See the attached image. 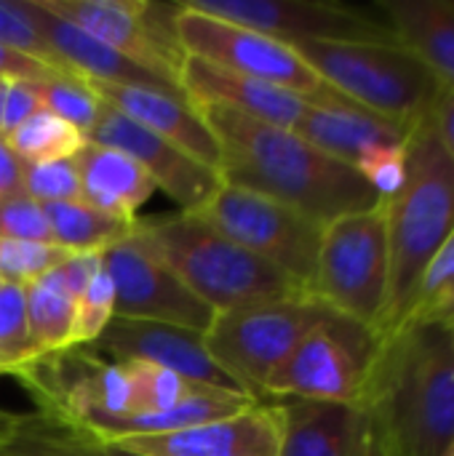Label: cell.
<instances>
[{"instance_id":"cell-1","label":"cell","mask_w":454,"mask_h":456,"mask_svg":"<svg viewBox=\"0 0 454 456\" xmlns=\"http://www.w3.org/2000/svg\"><path fill=\"white\" fill-rule=\"evenodd\" d=\"M195 110L219 144L222 184L270 198L321 227L383 203L356 168L316 150L300 134L227 107Z\"/></svg>"},{"instance_id":"cell-2","label":"cell","mask_w":454,"mask_h":456,"mask_svg":"<svg viewBox=\"0 0 454 456\" xmlns=\"http://www.w3.org/2000/svg\"><path fill=\"white\" fill-rule=\"evenodd\" d=\"M361 409L377 456H454L452 329L399 326L385 334Z\"/></svg>"},{"instance_id":"cell-3","label":"cell","mask_w":454,"mask_h":456,"mask_svg":"<svg viewBox=\"0 0 454 456\" xmlns=\"http://www.w3.org/2000/svg\"><path fill=\"white\" fill-rule=\"evenodd\" d=\"M383 208L391 251V291L380 329L385 337L404 323L425 267L454 230V163L431 118L412 126L407 179Z\"/></svg>"},{"instance_id":"cell-4","label":"cell","mask_w":454,"mask_h":456,"mask_svg":"<svg viewBox=\"0 0 454 456\" xmlns=\"http://www.w3.org/2000/svg\"><path fill=\"white\" fill-rule=\"evenodd\" d=\"M136 227L177 278L217 315L294 297H313L198 214L179 211L158 222H139Z\"/></svg>"},{"instance_id":"cell-5","label":"cell","mask_w":454,"mask_h":456,"mask_svg":"<svg viewBox=\"0 0 454 456\" xmlns=\"http://www.w3.org/2000/svg\"><path fill=\"white\" fill-rule=\"evenodd\" d=\"M297 53L356 107L412 126L431 115L442 91L436 75L396 37L388 40H305Z\"/></svg>"},{"instance_id":"cell-6","label":"cell","mask_w":454,"mask_h":456,"mask_svg":"<svg viewBox=\"0 0 454 456\" xmlns=\"http://www.w3.org/2000/svg\"><path fill=\"white\" fill-rule=\"evenodd\" d=\"M391 291V251L383 203L324 227L313 294L329 310L380 334Z\"/></svg>"},{"instance_id":"cell-7","label":"cell","mask_w":454,"mask_h":456,"mask_svg":"<svg viewBox=\"0 0 454 456\" xmlns=\"http://www.w3.org/2000/svg\"><path fill=\"white\" fill-rule=\"evenodd\" d=\"M329 315L316 297H294L214 315L206 329V350L217 366L254 401H265V385L292 355L302 337Z\"/></svg>"},{"instance_id":"cell-8","label":"cell","mask_w":454,"mask_h":456,"mask_svg":"<svg viewBox=\"0 0 454 456\" xmlns=\"http://www.w3.org/2000/svg\"><path fill=\"white\" fill-rule=\"evenodd\" d=\"M383 334L329 310L265 385L268 398H305L361 406Z\"/></svg>"},{"instance_id":"cell-9","label":"cell","mask_w":454,"mask_h":456,"mask_svg":"<svg viewBox=\"0 0 454 456\" xmlns=\"http://www.w3.org/2000/svg\"><path fill=\"white\" fill-rule=\"evenodd\" d=\"M177 40L187 56L203 59L230 72H241L284 91L297 94L308 104L345 107L353 104L337 94L321 75L297 53L294 45L262 35L257 29L201 13L190 5H179L174 16Z\"/></svg>"},{"instance_id":"cell-10","label":"cell","mask_w":454,"mask_h":456,"mask_svg":"<svg viewBox=\"0 0 454 456\" xmlns=\"http://www.w3.org/2000/svg\"><path fill=\"white\" fill-rule=\"evenodd\" d=\"M13 377L37 403V414L83 428L96 417L134 411V377L126 363H110L88 347L32 355Z\"/></svg>"},{"instance_id":"cell-11","label":"cell","mask_w":454,"mask_h":456,"mask_svg":"<svg viewBox=\"0 0 454 456\" xmlns=\"http://www.w3.org/2000/svg\"><path fill=\"white\" fill-rule=\"evenodd\" d=\"M198 216L313 294L324 235L321 224L270 198L227 184L206 200Z\"/></svg>"},{"instance_id":"cell-12","label":"cell","mask_w":454,"mask_h":456,"mask_svg":"<svg viewBox=\"0 0 454 456\" xmlns=\"http://www.w3.org/2000/svg\"><path fill=\"white\" fill-rule=\"evenodd\" d=\"M102 267L115 289V318L169 323L206 334L217 315L153 251L139 227L102 251Z\"/></svg>"},{"instance_id":"cell-13","label":"cell","mask_w":454,"mask_h":456,"mask_svg":"<svg viewBox=\"0 0 454 456\" xmlns=\"http://www.w3.org/2000/svg\"><path fill=\"white\" fill-rule=\"evenodd\" d=\"M45 11L75 24L99 43L115 48L144 69L179 86V64L185 51L177 40L174 16L163 19L169 5L144 0H37ZM182 88V86H179Z\"/></svg>"},{"instance_id":"cell-14","label":"cell","mask_w":454,"mask_h":456,"mask_svg":"<svg viewBox=\"0 0 454 456\" xmlns=\"http://www.w3.org/2000/svg\"><path fill=\"white\" fill-rule=\"evenodd\" d=\"M201 13L257 29L284 43L305 40H388L396 37L385 21L351 5L316 0H190Z\"/></svg>"},{"instance_id":"cell-15","label":"cell","mask_w":454,"mask_h":456,"mask_svg":"<svg viewBox=\"0 0 454 456\" xmlns=\"http://www.w3.org/2000/svg\"><path fill=\"white\" fill-rule=\"evenodd\" d=\"M86 142L128 155L153 179V184L179 206L182 214H198L222 187V179L214 168L198 163L171 142L155 136L104 102L94 128L86 134Z\"/></svg>"},{"instance_id":"cell-16","label":"cell","mask_w":454,"mask_h":456,"mask_svg":"<svg viewBox=\"0 0 454 456\" xmlns=\"http://www.w3.org/2000/svg\"><path fill=\"white\" fill-rule=\"evenodd\" d=\"M88 350L110 363H153L179 374L193 385L246 395L241 385L217 366V361L206 350L203 331L195 329L134 318H112L107 329L99 334V339L88 345Z\"/></svg>"},{"instance_id":"cell-17","label":"cell","mask_w":454,"mask_h":456,"mask_svg":"<svg viewBox=\"0 0 454 456\" xmlns=\"http://www.w3.org/2000/svg\"><path fill=\"white\" fill-rule=\"evenodd\" d=\"M268 401L278 417V456H377L361 406L305 398Z\"/></svg>"},{"instance_id":"cell-18","label":"cell","mask_w":454,"mask_h":456,"mask_svg":"<svg viewBox=\"0 0 454 456\" xmlns=\"http://www.w3.org/2000/svg\"><path fill=\"white\" fill-rule=\"evenodd\" d=\"M112 446L144 456H278V417L270 401L169 436L123 438Z\"/></svg>"},{"instance_id":"cell-19","label":"cell","mask_w":454,"mask_h":456,"mask_svg":"<svg viewBox=\"0 0 454 456\" xmlns=\"http://www.w3.org/2000/svg\"><path fill=\"white\" fill-rule=\"evenodd\" d=\"M179 86L193 107H227L289 131L297 128L308 110V102L292 91L222 69L187 53L179 64Z\"/></svg>"},{"instance_id":"cell-20","label":"cell","mask_w":454,"mask_h":456,"mask_svg":"<svg viewBox=\"0 0 454 456\" xmlns=\"http://www.w3.org/2000/svg\"><path fill=\"white\" fill-rule=\"evenodd\" d=\"M35 29L40 32V37L45 40V45L51 48V53L56 56V61L67 69H72L75 75L91 80V83H110V86H142V88H155L179 99H187L185 91L144 69L142 64L131 61L128 56L118 53L115 48L99 43L96 37L86 35L83 29H78L75 24L59 19L56 13L45 11L37 0H21Z\"/></svg>"},{"instance_id":"cell-21","label":"cell","mask_w":454,"mask_h":456,"mask_svg":"<svg viewBox=\"0 0 454 456\" xmlns=\"http://www.w3.org/2000/svg\"><path fill=\"white\" fill-rule=\"evenodd\" d=\"M91 91L142 128L153 131L155 136L171 142L198 163L209 168H219V144L206 126L203 115L179 96L142 88V86H110V83H91Z\"/></svg>"},{"instance_id":"cell-22","label":"cell","mask_w":454,"mask_h":456,"mask_svg":"<svg viewBox=\"0 0 454 456\" xmlns=\"http://www.w3.org/2000/svg\"><path fill=\"white\" fill-rule=\"evenodd\" d=\"M412 126L385 120L356 104H345V107L308 104L294 134H300L305 142H310L316 150L326 152L329 158L359 171V166L372 155L391 147H404Z\"/></svg>"},{"instance_id":"cell-23","label":"cell","mask_w":454,"mask_h":456,"mask_svg":"<svg viewBox=\"0 0 454 456\" xmlns=\"http://www.w3.org/2000/svg\"><path fill=\"white\" fill-rule=\"evenodd\" d=\"M72 163L78 168L83 203L118 219L136 222V211L158 190L128 155L110 147L86 142L72 155Z\"/></svg>"},{"instance_id":"cell-24","label":"cell","mask_w":454,"mask_h":456,"mask_svg":"<svg viewBox=\"0 0 454 456\" xmlns=\"http://www.w3.org/2000/svg\"><path fill=\"white\" fill-rule=\"evenodd\" d=\"M257 401L241 393H222V390H198L195 395L185 398L182 403L166 411H147V414H126V417H96L86 422L80 430L91 433L102 444L123 441V438H153L169 436L187 428H198L230 414H238Z\"/></svg>"},{"instance_id":"cell-25","label":"cell","mask_w":454,"mask_h":456,"mask_svg":"<svg viewBox=\"0 0 454 456\" xmlns=\"http://www.w3.org/2000/svg\"><path fill=\"white\" fill-rule=\"evenodd\" d=\"M385 24L444 88H454V0H388Z\"/></svg>"},{"instance_id":"cell-26","label":"cell","mask_w":454,"mask_h":456,"mask_svg":"<svg viewBox=\"0 0 454 456\" xmlns=\"http://www.w3.org/2000/svg\"><path fill=\"white\" fill-rule=\"evenodd\" d=\"M43 214L48 219L51 243L64 251H104L128 238L139 222L110 216L83 200L48 203L43 206Z\"/></svg>"},{"instance_id":"cell-27","label":"cell","mask_w":454,"mask_h":456,"mask_svg":"<svg viewBox=\"0 0 454 456\" xmlns=\"http://www.w3.org/2000/svg\"><path fill=\"white\" fill-rule=\"evenodd\" d=\"M27 297V334L32 355L72 347L75 305L78 299L56 281L54 273L24 286Z\"/></svg>"},{"instance_id":"cell-28","label":"cell","mask_w":454,"mask_h":456,"mask_svg":"<svg viewBox=\"0 0 454 456\" xmlns=\"http://www.w3.org/2000/svg\"><path fill=\"white\" fill-rule=\"evenodd\" d=\"M0 456H104V444L75 425L35 411L24 414L19 433Z\"/></svg>"},{"instance_id":"cell-29","label":"cell","mask_w":454,"mask_h":456,"mask_svg":"<svg viewBox=\"0 0 454 456\" xmlns=\"http://www.w3.org/2000/svg\"><path fill=\"white\" fill-rule=\"evenodd\" d=\"M3 139L21 163L64 160L72 158L86 144V136L78 128H72L70 123L45 110L35 112L29 120H24Z\"/></svg>"},{"instance_id":"cell-30","label":"cell","mask_w":454,"mask_h":456,"mask_svg":"<svg viewBox=\"0 0 454 456\" xmlns=\"http://www.w3.org/2000/svg\"><path fill=\"white\" fill-rule=\"evenodd\" d=\"M401 326H454V230L425 267Z\"/></svg>"},{"instance_id":"cell-31","label":"cell","mask_w":454,"mask_h":456,"mask_svg":"<svg viewBox=\"0 0 454 456\" xmlns=\"http://www.w3.org/2000/svg\"><path fill=\"white\" fill-rule=\"evenodd\" d=\"M32 88L45 112L62 118L83 136L94 128L102 112V99L91 91L86 77H51L32 83Z\"/></svg>"},{"instance_id":"cell-32","label":"cell","mask_w":454,"mask_h":456,"mask_svg":"<svg viewBox=\"0 0 454 456\" xmlns=\"http://www.w3.org/2000/svg\"><path fill=\"white\" fill-rule=\"evenodd\" d=\"M134 377V411L131 414H147V411H166L185 398L195 395L198 390H206L201 385H193L182 379L179 374L153 366V363H126ZM211 390V387H209Z\"/></svg>"},{"instance_id":"cell-33","label":"cell","mask_w":454,"mask_h":456,"mask_svg":"<svg viewBox=\"0 0 454 456\" xmlns=\"http://www.w3.org/2000/svg\"><path fill=\"white\" fill-rule=\"evenodd\" d=\"M70 254L72 251H64L56 243H27L0 238V283L29 286L32 281L59 267Z\"/></svg>"},{"instance_id":"cell-34","label":"cell","mask_w":454,"mask_h":456,"mask_svg":"<svg viewBox=\"0 0 454 456\" xmlns=\"http://www.w3.org/2000/svg\"><path fill=\"white\" fill-rule=\"evenodd\" d=\"M21 182H24V195L37 200L40 206L83 200L80 179H78V168L72 158L45 160V163H21Z\"/></svg>"},{"instance_id":"cell-35","label":"cell","mask_w":454,"mask_h":456,"mask_svg":"<svg viewBox=\"0 0 454 456\" xmlns=\"http://www.w3.org/2000/svg\"><path fill=\"white\" fill-rule=\"evenodd\" d=\"M112 318H115V289L102 267V273L94 278V283L83 291V297L75 305L72 347L94 345Z\"/></svg>"},{"instance_id":"cell-36","label":"cell","mask_w":454,"mask_h":456,"mask_svg":"<svg viewBox=\"0 0 454 456\" xmlns=\"http://www.w3.org/2000/svg\"><path fill=\"white\" fill-rule=\"evenodd\" d=\"M0 358L16 369L32 358L27 334V297L24 286L0 283ZM13 377V374H11Z\"/></svg>"},{"instance_id":"cell-37","label":"cell","mask_w":454,"mask_h":456,"mask_svg":"<svg viewBox=\"0 0 454 456\" xmlns=\"http://www.w3.org/2000/svg\"><path fill=\"white\" fill-rule=\"evenodd\" d=\"M0 43L3 45H11L16 51H24V53L35 56L40 61H45V64L67 72V75H75L72 69H67V67H62L56 61V56L51 53V48L45 45V40L35 29V24H32V19H29V13H27V8H24L21 0H0Z\"/></svg>"},{"instance_id":"cell-38","label":"cell","mask_w":454,"mask_h":456,"mask_svg":"<svg viewBox=\"0 0 454 456\" xmlns=\"http://www.w3.org/2000/svg\"><path fill=\"white\" fill-rule=\"evenodd\" d=\"M0 238L27 240V243H51V230L43 214V206L27 195L0 200Z\"/></svg>"},{"instance_id":"cell-39","label":"cell","mask_w":454,"mask_h":456,"mask_svg":"<svg viewBox=\"0 0 454 456\" xmlns=\"http://www.w3.org/2000/svg\"><path fill=\"white\" fill-rule=\"evenodd\" d=\"M359 174L367 179V184L375 190V195L383 203L391 200L407 179V144L372 155L369 160L359 166Z\"/></svg>"},{"instance_id":"cell-40","label":"cell","mask_w":454,"mask_h":456,"mask_svg":"<svg viewBox=\"0 0 454 456\" xmlns=\"http://www.w3.org/2000/svg\"><path fill=\"white\" fill-rule=\"evenodd\" d=\"M51 77H78V75H67L24 51H16V48L0 43V80L40 83V80H51Z\"/></svg>"},{"instance_id":"cell-41","label":"cell","mask_w":454,"mask_h":456,"mask_svg":"<svg viewBox=\"0 0 454 456\" xmlns=\"http://www.w3.org/2000/svg\"><path fill=\"white\" fill-rule=\"evenodd\" d=\"M56 281L75 297L80 299L83 291L94 283V278L102 273V251H72L59 267L51 270Z\"/></svg>"},{"instance_id":"cell-42","label":"cell","mask_w":454,"mask_h":456,"mask_svg":"<svg viewBox=\"0 0 454 456\" xmlns=\"http://www.w3.org/2000/svg\"><path fill=\"white\" fill-rule=\"evenodd\" d=\"M40 99L27 80H8L5 102H3V118H0V136L19 128L24 120H29L35 112H40Z\"/></svg>"},{"instance_id":"cell-43","label":"cell","mask_w":454,"mask_h":456,"mask_svg":"<svg viewBox=\"0 0 454 456\" xmlns=\"http://www.w3.org/2000/svg\"><path fill=\"white\" fill-rule=\"evenodd\" d=\"M428 118H431V123H433V128H436L447 155L452 158L454 163V88H444L442 86V91H439Z\"/></svg>"},{"instance_id":"cell-44","label":"cell","mask_w":454,"mask_h":456,"mask_svg":"<svg viewBox=\"0 0 454 456\" xmlns=\"http://www.w3.org/2000/svg\"><path fill=\"white\" fill-rule=\"evenodd\" d=\"M24 195V182H21V160L11 152L5 139L0 136V200Z\"/></svg>"},{"instance_id":"cell-45","label":"cell","mask_w":454,"mask_h":456,"mask_svg":"<svg viewBox=\"0 0 454 456\" xmlns=\"http://www.w3.org/2000/svg\"><path fill=\"white\" fill-rule=\"evenodd\" d=\"M21 422H24V414H13V411H3L0 409V454L13 441V436L19 433Z\"/></svg>"},{"instance_id":"cell-46","label":"cell","mask_w":454,"mask_h":456,"mask_svg":"<svg viewBox=\"0 0 454 456\" xmlns=\"http://www.w3.org/2000/svg\"><path fill=\"white\" fill-rule=\"evenodd\" d=\"M104 456H144V454H136V452H128V449H120V446L104 444Z\"/></svg>"},{"instance_id":"cell-47","label":"cell","mask_w":454,"mask_h":456,"mask_svg":"<svg viewBox=\"0 0 454 456\" xmlns=\"http://www.w3.org/2000/svg\"><path fill=\"white\" fill-rule=\"evenodd\" d=\"M5 88H8V80H0V118H3V102H5Z\"/></svg>"},{"instance_id":"cell-48","label":"cell","mask_w":454,"mask_h":456,"mask_svg":"<svg viewBox=\"0 0 454 456\" xmlns=\"http://www.w3.org/2000/svg\"><path fill=\"white\" fill-rule=\"evenodd\" d=\"M0 371H5V374H13V371H16V366H13V363H8L5 358H0Z\"/></svg>"},{"instance_id":"cell-49","label":"cell","mask_w":454,"mask_h":456,"mask_svg":"<svg viewBox=\"0 0 454 456\" xmlns=\"http://www.w3.org/2000/svg\"><path fill=\"white\" fill-rule=\"evenodd\" d=\"M0 377H5V371H0Z\"/></svg>"},{"instance_id":"cell-50","label":"cell","mask_w":454,"mask_h":456,"mask_svg":"<svg viewBox=\"0 0 454 456\" xmlns=\"http://www.w3.org/2000/svg\"><path fill=\"white\" fill-rule=\"evenodd\" d=\"M452 342H454V326H452Z\"/></svg>"}]
</instances>
